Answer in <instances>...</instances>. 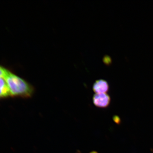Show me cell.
<instances>
[{"label": "cell", "instance_id": "cell-1", "mask_svg": "<svg viewBox=\"0 0 153 153\" xmlns=\"http://www.w3.org/2000/svg\"><path fill=\"white\" fill-rule=\"evenodd\" d=\"M10 92V97L30 98L35 92V88L25 79L9 69L4 76Z\"/></svg>", "mask_w": 153, "mask_h": 153}, {"label": "cell", "instance_id": "cell-2", "mask_svg": "<svg viewBox=\"0 0 153 153\" xmlns=\"http://www.w3.org/2000/svg\"><path fill=\"white\" fill-rule=\"evenodd\" d=\"M110 96L107 93L95 94L92 98L94 104L97 107L105 108L111 103Z\"/></svg>", "mask_w": 153, "mask_h": 153}, {"label": "cell", "instance_id": "cell-3", "mask_svg": "<svg viewBox=\"0 0 153 153\" xmlns=\"http://www.w3.org/2000/svg\"><path fill=\"white\" fill-rule=\"evenodd\" d=\"M92 90L96 94L106 93L109 90V84L105 79H97L94 83Z\"/></svg>", "mask_w": 153, "mask_h": 153}, {"label": "cell", "instance_id": "cell-4", "mask_svg": "<svg viewBox=\"0 0 153 153\" xmlns=\"http://www.w3.org/2000/svg\"><path fill=\"white\" fill-rule=\"evenodd\" d=\"M10 97V92L5 77L0 76V100Z\"/></svg>", "mask_w": 153, "mask_h": 153}, {"label": "cell", "instance_id": "cell-5", "mask_svg": "<svg viewBox=\"0 0 153 153\" xmlns=\"http://www.w3.org/2000/svg\"><path fill=\"white\" fill-rule=\"evenodd\" d=\"M9 69L5 68L4 66L0 65V76L4 77L7 73Z\"/></svg>", "mask_w": 153, "mask_h": 153}, {"label": "cell", "instance_id": "cell-6", "mask_svg": "<svg viewBox=\"0 0 153 153\" xmlns=\"http://www.w3.org/2000/svg\"><path fill=\"white\" fill-rule=\"evenodd\" d=\"M113 120L117 124H120L121 121L120 117L117 115H115L113 117Z\"/></svg>", "mask_w": 153, "mask_h": 153}, {"label": "cell", "instance_id": "cell-7", "mask_svg": "<svg viewBox=\"0 0 153 153\" xmlns=\"http://www.w3.org/2000/svg\"><path fill=\"white\" fill-rule=\"evenodd\" d=\"M90 153H98L97 152H96V151H93V152H91Z\"/></svg>", "mask_w": 153, "mask_h": 153}]
</instances>
